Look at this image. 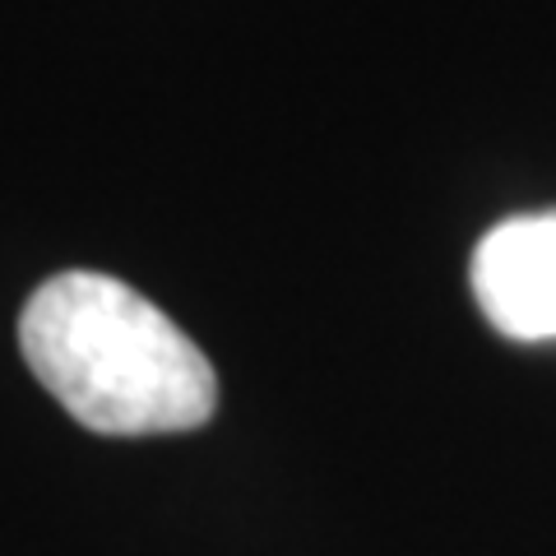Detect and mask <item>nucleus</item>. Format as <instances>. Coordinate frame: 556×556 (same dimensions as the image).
I'll list each match as a JSON object with an SVG mask.
<instances>
[{
    "label": "nucleus",
    "instance_id": "obj_1",
    "mask_svg": "<svg viewBox=\"0 0 556 556\" xmlns=\"http://www.w3.org/2000/svg\"><path fill=\"white\" fill-rule=\"evenodd\" d=\"M20 348L51 399L98 437L195 431L218 376L186 329L112 274L70 269L33 292Z\"/></svg>",
    "mask_w": 556,
    "mask_h": 556
},
{
    "label": "nucleus",
    "instance_id": "obj_2",
    "mask_svg": "<svg viewBox=\"0 0 556 556\" xmlns=\"http://www.w3.org/2000/svg\"><path fill=\"white\" fill-rule=\"evenodd\" d=\"M473 298L506 339H556V208L496 223L473 251Z\"/></svg>",
    "mask_w": 556,
    "mask_h": 556
}]
</instances>
